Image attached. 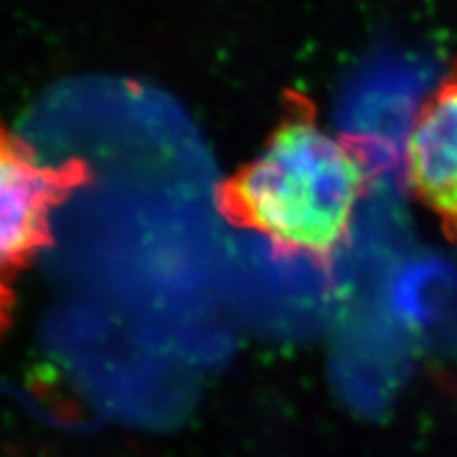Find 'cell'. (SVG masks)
<instances>
[{
  "instance_id": "1",
  "label": "cell",
  "mask_w": 457,
  "mask_h": 457,
  "mask_svg": "<svg viewBox=\"0 0 457 457\" xmlns=\"http://www.w3.org/2000/svg\"><path fill=\"white\" fill-rule=\"evenodd\" d=\"M371 179L364 145L332 134L309 97L290 90L262 153L218 185L216 208L278 253L326 267L347 246Z\"/></svg>"
},
{
  "instance_id": "3",
  "label": "cell",
  "mask_w": 457,
  "mask_h": 457,
  "mask_svg": "<svg viewBox=\"0 0 457 457\" xmlns=\"http://www.w3.org/2000/svg\"><path fill=\"white\" fill-rule=\"evenodd\" d=\"M406 178L411 195L457 245V62L413 117Z\"/></svg>"
},
{
  "instance_id": "2",
  "label": "cell",
  "mask_w": 457,
  "mask_h": 457,
  "mask_svg": "<svg viewBox=\"0 0 457 457\" xmlns=\"http://www.w3.org/2000/svg\"><path fill=\"white\" fill-rule=\"evenodd\" d=\"M92 178V170L80 159L63 164H40L25 141L3 134L0 147V200H3V309H10V290L33 257L52 242L50 216L67 196Z\"/></svg>"
}]
</instances>
